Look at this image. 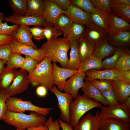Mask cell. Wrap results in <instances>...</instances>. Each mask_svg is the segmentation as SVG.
<instances>
[{"label": "cell", "instance_id": "1", "mask_svg": "<svg viewBox=\"0 0 130 130\" xmlns=\"http://www.w3.org/2000/svg\"><path fill=\"white\" fill-rule=\"evenodd\" d=\"M47 120L45 116L35 112L31 111L27 115L7 110L2 119L6 123L15 127L16 129L22 130L44 125Z\"/></svg>", "mask_w": 130, "mask_h": 130}, {"label": "cell", "instance_id": "2", "mask_svg": "<svg viewBox=\"0 0 130 130\" xmlns=\"http://www.w3.org/2000/svg\"><path fill=\"white\" fill-rule=\"evenodd\" d=\"M40 47L51 62H58L62 68H66L69 60L67 52L71 48L70 42L66 39L57 37L44 42Z\"/></svg>", "mask_w": 130, "mask_h": 130}, {"label": "cell", "instance_id": "3", "mask_svg": "<svg viewBox=\"0 0 130 130\" xmlns=\"http://www.w3.org/2000/svg\"><path fill=\"white\" fill-rule=\"evenodd\" d=\"M28 75L30 84L32 87L42 85L48 90L54 84L52 64L47 57L39 63L32 73Z\"/></svg>", "mask_w": 130, "mask_h": 130}, {"label": "cell", "instance_id": "4", "mask_svg": "<svg viewBox=\"0 0 130 130\" xmlns=\"http://www.w3.org/2000/svg\"><path fill=\"white\" fill-rule=\"evenodd\" d=\"M71 105L70 124L73 127L87 112L94 108H100L103 105L100 103L84 96L78 95Z\"/></svg>", "mask_w": 130, "mask_h": 130}, {"label": "cell", "instance_id": "5", "mask_svg": "<svg viewBox=\"0 0 130 130\" xmlns=\"http://www.w3.org/2000/svg\"><path fill=\"white\" fill-rule=\"evenodd\" d=\"M7 110L13 112L24 113L26 111H34L44 116L49 114L52 107L44 108L33 104L30 100L23 101L20 98L11 97L6 101Z\"/></svg>", "mask_w": 130, "mask_h": 130}, {"label": "cell", "instance_id": "6", "mask_svg": "<svg viewBox=\"0 0 130 130\" xmlns=\"http://www.w3.org/2000/svg\"><path fill=\"white\" fill-rule=\"evenodd\" d=\"M85 72V81L94 79L123 80L130 83V71L121 72L115 69L102 71L92 70Z\"/></svg>", "mask_w": 130, "mask_h": 130}, {"label": "cell", "instance_id": "7", "mask_svg": "<svg viewBox=\"0 0 130 130\" xmlns=\"http://www.w3.org/2000/svg\"><path fill=\"white\" fill-rule=\"evenodd\" d=\"M56 96L58 101V107L60 112V117L63 121L70 124V111L73 98L70 94L63 92L58 90L54 84L49 89Z\"/></svg>", "mask_w": 130, "mask_h": 130}, {"label": "cell", "instance_id": "8", "mask_svg": "<svg viewBox=\"0 0 130 130\" xmlns=\"http://www.w3.org/2000/svg\"><path fill=\"white\" fill-rule=\"evenodd\" d=\"M30 81L28 73L20 68L11 84L7 89L6 95L7 98L20 94L28 89Z\"/></svg>", "mask_w": 130, "mask_h": 130}, {"label": "cell", "instance_id": "9", "mask_svg": "<svg viewBox=\"0 0 130 130\" xmlns=\"http://www.w3.org/2000/svg\"><path fill=\"white\" fill-rule=\"evenodd\" d=\"M100 119L111 118L119 119L127 122H130V110L123 104L114 105L103 106L100 108Z\"/></svg>", "mask_w": 130, "mask_h": 130}, {"label": "cell", "instance_id": "10", "mask_svg": "<svg viewBox=\"0 0 130 130\" xmlns=\"http://www.w3.org/2000/svg\"><path fill=\"white\" fill-rule=\"evenodd\" d=\"M12 53L23 54L30 56L37 61L39 63L46 57L45 51L41 48L35 49L31 46L21 43L14 38L9 44Z\"/></svg>", "mask_w": 130, "mask_h": 130}, {"label": "cell", "instance_id": "11", "mask_svg": "<svg viewBox=\"0 0 130 130\" xmlns=\"http://www.w3.org/2000/svg\"><path fill=\"white\" fill-rule=\"evenodd\" d=\"M64 13L72 22L83 24L86 27L96 26L91 20L90 14L73 5L70 4Z\"/></svg>", "mask_w": 130, "mask_h": 130}, {"label": "cell", "instance_id": "12", "mask_svg": "<svg viewBox=\"0 0 130 130\" xmlns=\"http://www.w3.org/2000/svg\"><path fill=\"white\" fill-rule=\"evenodd\" d=\"M86 76L85 72L79 71L66 81L63 91L71 95L74 99L78 95L79 89L84 86L85 83L84 80Z\"/></svg>", "mask_w": 130, "mask_h": 130}, {"label": "cell", "instance_id": "13", "mask_svg": "<svg viewBox=\"0 0 130 130\" xmlns=\"http://www.w3.org/2000/svg\"><path fill=\"white\" fill-rule=\"evenodd\" d=\"M52 65L54 84L57 86L58 90L62 91L66 79L76 74L79 70L60 67L55 63H53Z\"/></svg>", "mask_w": 130, "mask_h": 130}, {"label": "cell", "instance_id": "14", "mask_svg": "<svg viewBox=\"0 0 130 130\" xmlns=\"http://www.w3.org/2000/svg\"><path fill=\"white\" fill-rule=\"evenodd\" d=\"M99 112L94 115L89 112L83 115L78 123L73 128V130H98L100 119Z\"/></svg>", "mask_w": 130, "mask_h": 130}, {"label": "cell", "instance_id": "15", "mask_svg": "<svg viewBox=\"0 0 130 130\" xmlns=\"http://www.w3.org/2000/svg\"><path fill=\"white\" fill-rule=\"evenodd\" d=\"M3 20L19 26H39L44 27L48 25L43 18L32 16H16L11 15L4 17Z\"/></svg>", "mask_w": 130, "mask_h": 130}, {"label": "cell", "instance_id": "16", "mask_svg": "<svg viewBox=\"0 0 130 130\" xmlns=\"http://www.w3.org/2000/svg\"><path fill=\"white\" fill-rule=\"evenodd\" d=\"M45 10L43 18L48 25H53L58 17L63 11L50 0H44Z\"/></svg>", "mask_w": 130, "mask_h": 130}, {"label": "cell", "instance_id": "17", "mask_svg": "<svg viewBox=\"0 0 130 130\" xmlns=\"http://www.w3.org/2000/svg\"><path fill=\"white\" fill-rule=\"evenodd\" d=\"M112 88L120 104H123L130 95V83L123 80H111Z\"/></svg>", "mask_w": 130, "mask_h": 130}, {"label": "cell", "instance_id": "18", "mask_svg": "<svg viewBox=\"0 0 130 130\" xmlns=\"http://www.w3.org/2000/svg\"><path fill=\"white\" fill-rule=\"evenodd\" d=\"M98 130H130V122L111 118H102L99 121Z\"/></svg>", "mask_w": 130, "mask_h": 130}, {"label": "cell", "instance_id": "19", "mask_svg": "<svg viewBox=\"0 0 130 130\" xmlns=\"http://www.w3.org/2000/svg\"><path fill=\"white\" fill-rule=\"evenodd\" d=\"M28 26H20L13 33L12 36L19 42L29 46L36 49H39L33 42V37Z\"/></svg>", "mask_w": 130, "mask_h": 130}, {"label": "cell", "instance_id": "20", "mask_svg": "<svg viewBox=\"0 0 130 130\" xmlns=\"http://www.w3.org/2000/svg\"><path fill=\"white\" fill-rule=\"evenodd\" d=\"M108 33L96 26L86 27L84 38L92 43L95 46L107 38Z\"/></svg>", "mask_w": 130, "mask_h": 130}, {"label": "cell", "instance_id": "21", "mask_svg": "<svg viewBox=\"0 0 130 130\" xmlns=\"http://www.w3.org/2000/svg\"><path fill=\"white\" fill-rule=\"evenodd\" d=\"M130 30V25L126 21L112 13L109 15L108 33L126 32Z\"/></svg>", "mask_w": 130, "mask_h": 130}, {"label": "cell", "instance_id": "22", "mask_svg": "<svg viewBox=\"0 0 130 130\" xmlns=\"http://www.w3.org/2000/svg\"><path fill=\"white\" fill-rule=\"evenodd\" d=\"M107 39L108 43L111 45L127 47L130 43V31L109 33Z\"/></svg>", "mask_w": 130, "mask_h": 130}, {"label": "cell", "instance_id": "23", "mask_svg": "<svg viewBox=\"0 0 130 130\" xmlns=\"http://www.w3.org/2000/svg\"><path fill=\"white\" fill-rule=\"evenodd\" d=\"M86 29L84 25L73 22L70 27L63 34L64 37L69 42L79 41L84 37Z\"/></svg>", "mask_w": 130, "mask_h": 130}, {"label": "cell", "instance_id": "24", "mask_svg": "<svg viewBox=\"0 0 130 130\" xmlns=\"http://www.w3.org/2000/svg\"><path fill=\"white\" fill-rule=\"evenodd\" d=\"M84 86L81 88L83 92V95L101 103L104 106H108V104L100 91L89 82L85 81Z\"/></svg>", "mask_w": 130, "mask_h": 130}, {"label": "cell", "instance_id": "25", "mask_svg": "<svg viewBox=\"0 0 130 130\" xmlns=\"http://www.w3.org/2000/svg\"><path fill=\"white\" fill-rule=\"evenodd\" d=\"M117 48L109 44L107 38L95 46L92 55L102 60L114 53Z\"/></svg>", "mask_w": 130, "mask_h": 130}, {"label": "cell", "instance_id": "26", "mask_svg": "<svg viewBox=\"0 0 130 130\" xmlns=\"http://www.w3.org/2000/svg\"><path fill=\"white\" fill-rule=\"evenodd\" d=\"M70 42L71 48L70 58L66 68L78 70L81 63L78 49L79 42L78 41H72Z\"/></svg>", "mask_w": 130, "mask_h": 130}, {"label": "cell", "instance_id": "27", "mask_svg": "<svg viewBox=\"0 0 130 130\" xmlns=\"http://www.w3.org/2000/svg\"><path fill=\"white\" fill-rule=\"evenodd\" d=\"M45 8L44 0H27V10L26 15L43 18Z\"/></svg>", "mask_w": 130, "mask_h": 130}, {"label": "cell", "instance_id": "28", "mask_svg": "<svg viewBox=\"0 0 130 130\" xmlns=\"http://www.w3.org/2000/svg\"><path fill=\"white\" fill-rule=\"evenodd\" d=\"M78 51L81 62H83L92 55L95 46L83 37L79 41Z\"/></svg>", "mask_w": 130, "mask_h": 130}, {"label": "cell", "instance_id": "29", "mask_svg": "<svg viewBox=\"0 0 130 130\" xmlns=\"http://www.w3.org/2000/svg\"><path fill=\"white\" fill-rule=\"evenodd\" d=\"M18 70L15 68L7 69L5 68L0 75V91L6 93V90L12 84L16 75Z\"/></svg>", "mask_w": 130, "mask_h": 130}, {"label": "cell", "instance_id": "30", "mask_svg": "<svg viewBox=\"0 0 130 130\" xmlns=\"http://www.w3.org/2000/svg\"><path fill=\"white\" fill-rule=\"evenodd\" d=\"M90 15L92 22L96 26L108 32L109 15L104 13L96 9Z\"/></svg>", "mask_w": 130, "mask_h": 130}, {"label": "cell", "instance_id": "31", "mask_svg": "<svg viewBox=\"0 0 130 130\" xmlns=\"http://www.w3.org/2000/svg\"><path fill=\"white\" fill-rule=\"evenodd\" d=\"M27 0H9L8 4L13 13L16 16L25 15L27 10Z\"/></svg>", "mask_w": 130, "mask_h": 130}, {"label": "cell", "instance_id": "32", "mask_svg": "<svg viewBox=\"0 0 130 130\" xmlns=\"http://www.w3.org/2000/svg\"><path fill=\"white\" fill-rule=\"evenodd\" d=\"M102 61L92 55L84 61L81 62L78 70L84 72L89 70H99L102 68Z\"/></svg>", "mask_w": 130, "mask_h": 130}, {"label": "cell", "instance_id": "33", "mask_svg": "<svg viewBox=\"0 0 130 130\" xmlns=\"http://www.w3.org/2000/svg\"><path fill=\"white\" fill-rule=\"evenodd\" d=\"M111 3V13L116 16L120 17L128 23L130 22V6L120 4Z\"/></svg>", "mask_w": 130, "mask_h": 130}, {"label": "cell", "instance_id": "34", "mask_svg": "<svg viewBox=\"0 0 130 130\" xmlns=\"http://www.w3.org/2000/svg\"><path fill=\"white\" fill-rule=\"evenodd\" d=\"M114 69L121 72L130 71V52L124 49L117 61Z\"/></svg>", "mask_w": 130, "mask_h": 130}, {"label": "cell", "instance_id": "35", "mask_svg": "<svg viewBox=\"0 0 130 130\" xmlns=\"http://www.w3.org/2000/svg\"><path fill=\"white\" fill-rule=\"evenodd\" d=\"M72 22L69 17L63 13L58 17L53 25L62 31L63 34L70 27Z\"/></svg>", "mask_w": 130, "mask_h": 130}, {"label": "cell", "instance_id": "36", "mask_svg": "<svg viewBox=\"0 0 130 130\" xmlns=\"http://www.w3.org/2000/svg\"><path fill=\"white\" fill-rule=\"evenodd\" d=\"M124 50L123 47L117 48L114 55L102 61V68L106 69H114V66Z\"/></svg>", "mask_w": 130, "mask_h": 130}, {"label": "cell", "instance_id": "37", "mask_svg": "<svg viewBox=\"0 0 130 130\" xmlns=\"http://www.w3.org/2000/svg\"><path fill=\"white\" fill-rule=\"evenodd\" d=\"M25 60V58L20 54L12 53L6 64L5 68L7 69H13L21 68Z\"/></svg>", "mask_w": 130, "mask_h": 130}, {"label": "cell", "instance_id": "38", "mask_svg": "<svg viewBox=\"0 0 130 130\" xmlns=\"http://www.w3.org/2000/svg\"><path fill=\"white\" fill-rule=\"evenodd\" d=\"M90 0L94 7L97 10L109 15L111 13L110 0Z\"/></svg>", "mask_w": 130, "mask_h": 130}, {"label": "cell", "instance_id": "39", "mask_svg": "<svg viewBox=\"0 0 130 130\" xmlns=\"http://www.w3.org/2000/svg\"><path fill=\"white\" fill-rule=\"evenodd\" d=\"M70 4L91 14L95 10L90 0H70Z\"/></svg>", "mask_w": 130, "mask_h": 130}, {"label": "cell", "instance_id": "40", "mask_svg": "<svg viewBox=\"0 0 130 130\" xmlns=\"http://www.w3.org/2000/svg\"><path fill=\"white\" fill-rule=\"evenodd\" d=\"M4 17L3 13H0V34L12 35L13 32L20 26L17 24L9 26L7 24V21L3 23L2 21Z\"/></svg>", "mask_w": 130, "mask_h": 130}, {"label": "cell", "instance_id": "41", "mask_svg": "<svg viewBox=\"0 0 130 130\" xmlns=\"http://www.w3.org/2000/svg\"><path fill=\"white\" fill-rule=\"evenodd\" d=\"M44 35L47 41L55 39L63 34V32L53 25H47L44 27Z\"/></svg>", "mask_w": 130, "mask_h": 130}, {"label": "cell", "instance_id": "42", "mask_svg": "<svg viewBox=\"0 0 130 130\" xmlns=\"http://www.w3.org/2000/svg\"><path fill=\"white\" fill-rule=\"evenodd\" d=\"M24 58V62L20 68L26 71L29 74L34 71L39 63L30 56H25Z\"/></svg>", "mask_w": 130, "mask_h": 130}, {"label": "cell", "instance_id": "43", "mask_svg": "<svg viewBox=\"0 0 130 130\" xmlns=\"http://www.w3.org/2000/svg\"><path fill=\"white\" fill-rule=\"evenodd\" d=\"M100 91L108 103V105H114L120 104L116 95L112 88Z\"/></svg>", "mask_w": 130, "mask_h": 130}, {"label": "cell", "instance_id": "44", "mask_svg": "<svg viewBox=\"0 0 130 130\" xmlns=\"http://www.w3.org/2000/svg\"><path fill=\"white\" fill-rule=\"evenodd\" d=\"M88 81L99 91L112 88L111 82L110 80L94 79Z\"/></svg>", "mask_w": 130, "mask_h": 130}, {"label": "cell", "instance_id": "45", "mask_svg": "<svg viewBox=\"0 0 130 130\" xmlns=\"http://www.w3.org/2000/svg\"><path fill=\"white\" fill-rule=\"evenodd\" d=\"M12 53V49L9 44L0 46V59L7 62Z\"/></svg>", "mask_w": 130, "mask_h": 130}, {"label": "cell", "instance_id": "46", "mask_svg": "<svg viewBox=\"0 0 130 130\" xmlns=\"http://www.w3.org/2000/svg\"><path fill=\"white\" fill-rule=\"evenodd\" d=\"M30 30L33 39L39 41L45 38L44 28L40 26H34L30 28Z\"/></svg>", "mask_w": 130, "mask_h": 130}, {"label": "cell", "instance_id": "47", "mask_svg": "<svg viewBox=\"0 0 130 130\" xmlns=\"http://www.w3.org/2000/svg\"><path fill=\"white\" fill-rule=\"evenodd\" d=\"M7 99L6 93L0 92V120H2L7 110L6 101Z\"/></svg>", "mask_w": 130, "mask_h": 130}, {"label": "cell", "instance_id": "48", "mask_svg": "<svg viewBox=\"0 0 130 130\" xmlns=\"http://www.w3.org/2000/svg\"><path fill=\"white\" fill-rule=\"evenodd\" d=\"M45 125L49 130H60V126L58 119L53 120L51 116L47 120Z\"/></svg>", "mask_w": 130, "mask_h": 130}, {"label": "cell", "instance_id": "49", "mask_svg": "<svg viewBox=\"0 0 130 130\" xmlns=\"http://www.w3.org/2000/svg\"><path fill=\"white\" fill-rule=\"evenodd\" d=\"M64 11H66L70 4V0H50Z\"/></svg>", "mask_w": 130, "mask_h": 130}, {"label": "cell", "instance_id": "50", "mask_svg": "<svg viewBox=\"0 0 130 130\" xmlns=\"http://www.w3.org/2000/svg\"><path fill=\"white\" fill-rule=\"evenodd\" d=\"M13 39L14 38L12 35L0 34V46L10 44Z\"/></svg>", "mask_w": 130, "mask_h": 130}, {"label": "cell", "instance_id": "51", "mask_svg": "<svg viewBox=\"0 0 130 130\" xmlns=\"http://www.w3.org/2000/svg\"><path fill=\"white\" fill-rule=\"evenodd\" d=\"M47 91L46 88L42 85L38 86L36 89V92L37 95L41 97H44L47 94Z\"/></svg>", "mask_w": 130, "mask_h": 130}, {"label": "cell", "instance_id": "52", "mask_svg": "<svg viewBox=\"0 0 130 130\" xmlns=\"http://www.w3.org/2000/svg\"><path fill=\"white\" fill-rule=\"evenodd\" d=\"M60 127L62 130H73V127L70 124L67 123L58 118Z\"/></svg>", "mask_w": 130, "mask_h": 130}, {"label": "cell", "instance_id": "53", "mask_svg": "<svg viewBox=\"0 0 130 130\" xmlns=\"http://www.w3.org/2000/svg\"><path fill=\"white\" fill-rule=\"evenodd\" d=\"M112 3L116 4H120L126 6H130V0H110Z\"/></svg>", "mask_w": 130, "mask_h": 130}, {"label": "cell", "instance_id": "54", "mask_svg": "<svg viewBox=\"0 0 130 130\" xmlns=\"http://www.w3.org/2000/svg\"><path fill=\"white\" fill-rule=\"evenodd\" d=\"M15 130H22L16 129ZM27 130H49L47 127L44 125L29 128L27 129Z\"/></svg>", "mask_w": 130, "mask_h": 130}, {"label": "cell", "instance_id": "55", "mask_svg": "<svg viewBox=\"0 0 130 130\" xmlns=\"http://www.w3.org/2000/svg\"><path fill=\"white\" fill-rule=\"evenodd\" d=\"M6 62V61L0 59V75L4 71L5 68L4 65Z\"/></svg>", "mask_w": 130, "mask_h": 130}, {"label": "cell", "instance_id": "56", "mask_svg": "<svg viewBox=\"0 0 130 130\" xmlns=\"http://www.w3.org/2000/svg\"><path fill=\"white\" fill-rule=\"evenodd\" d=\"M123 104L126 107L130 110V96L126 99Z\"/></svg>", "mask_w": 130, "mask_h": 130}, {"label": "cell", "instance_id": "57", "mask_svg": "<svg viewBox=\"0 0 130 130\" xmlns=\"http://www.w3.org/2000/svg\"></svg>", "mask_w": 130, "mask_h": 130}]
</instances>
